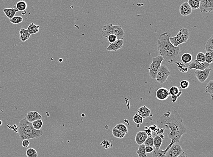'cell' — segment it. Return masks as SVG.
<instances>
[{
  "mask_svg": "<svg viewBox=\"0 0 213 157\" xmlns=\"http://www.w3.org/2000/svg\"><path fill=\"white\" fill-rule=\"evenodd\" d=\"M165 153L164 151V150L159 148L158 150L155 149L153 151V157H165Z\"/></svg>",
  "mask_w": 213,
  "mask_h": 157,
  "instance_id": "obj_32",
  "label": "cell"
},
{
  "mask_svg": "<svg viewBox=\"0 0 213 157\" xmlns=\"http://www.w3.org/2000/svg\"><path fill=\"white\" fill-rule=\"evenodd\" d=\"M33 127L36 130H39L41 129L42 126L43 125V122L41 120H37L32 123Z\"/></svg>",
  "mask_w": 213,
  "mask_h": 157,
  "instance_id": "obj_33",
  "label": "cell"
},
{
  "mask_svg": "<svg viewBox=\"0 0 213 157\" xmlns=\"http://www.w3.org/2000/svg\"><path fill=\"white\" fill-rule=\"evenodd\" d=\"M10 20L11 23L14 24V25H16V24H20L21 23V22L23 21V19L21 16H15Z\"/></svg>",
  "mask_w": 213,
  "mask_h": 157,
  "instance_id": "obj_36",
  "label": "cell"
},
{
  "mask_svg": "<svg viewBox=\"0 0 213 157\" xmlns=\"http://www.w3.org/2000/svg\"><path fill=\"white\" fill-rule=\"evenodd\" d=\"M187 2L188 3L192 10H196L199 8L200 0H189Z\"/></svg>",
  "mask_w": 213,
  "mask_h": 157,
  "instance_id": "obj_28",
  "label": "cell"
},
{
  "mask_svg": "<svg viewBox=\"0 0 213 157\" xmlns=\"http://www.w3.org/2000/svg\"><path fill=\"white\" fill-rule=\"evenodd\" d=\"M18 132L21 141L25 140L38 139L43 134V132L41 129L37 130L34 128L32 123L27 121L26 117L21 119L19 122Z\"/></svg>",
  "mask_w": 213,
  "mask_h": 157,
  "instance_id": "obj_3",
  "label": "cell"
},
{
  "mask_svg": "<svg viewBox=\"0 0 213 157\" xmlns=\"http://www.w3.org/2000/svg\"><path fill=\"white\" fill-rule=\"evenodd\" d=\"M108 39L109 42L110 44L113 43L115 42V41L117 40V37L114 35H110L108 36Z\"/></svg>",
  "mask_w": 213,
  "mask_h": 157,
  "instance_id": "obj_42",
  "label": "cell"
},
{
  "mask_svg": "<svg viewBox=\"0 0 213 157\" xmlns=\"http://www.w3.org/2000/svg\"><path fill=\"white\" fill-rule=\"evenodd\" d=\"M209 64H208L206 62H199L196 60H195L190 63L189 65L188 66V68L189 70L195 69L196 70H198V71H202L209 68Z\"/></svg>",
  "mask_w": 213,
  "mask_h": 157,
  "instance_id": "obj_10",
  "label": "cell"
},
{
  "mask_svg": "<svg viewBox=\"0 0 213 157\" xmlns=\"http://www.w3.org/2000/svg\"><path fill=\"white\" fill-rule=\"evenodd\" d=\"M213 36H212L211 37L208 39L206 43L204 45L206 52H210L213 53Z\"/></svg>",
  "mask_w": 213,
  "mask_h": 157,
  "instance_id": "obj_24",
  "label": "cell"
},
{
  "mask_svg": "<svg viewBox=\"0 0 213 157\" xmlns=\"http://www.w3.org/2000/svg\"><path fill=\"white\" fill-rule=\"evenodd\" d=\"M170 36L171 34L170 33H164L160 35L157 41L158 52L168 64L177 61L181 54L180 47H175L170 42Z\"/></svg>",
  "mask_w": 213,
  "mask_h": 157,
  "instance_id": "obj_2",
  "label": "cell"
},
{
  "mask_svg": "<svg viewBox=\"0 0 213 157\" xmlns=\"http://www.w3.org/2000/svg\"><path fill=\"white\" fill-rule=\"evenodd\" d=\"M211 70V69L209 68L204 69L202 71L196 70L195 72V76L200 82L201 83H203L209 77Z\"/></svg>",
  "mask_w": 213,
  "mask_h": 157,
  "instance_id": "obj_11",
  "label": "cell"
},
{
  "mask_svg": "<svg viewBox=\"0 0 213 157\" xmlns=\"http://www.w3.org/2000/svg\"><path fill=\"white\" fill-rule=\"evenodd\" d=\"M170 96L169 91L165 87H160L156 92V97L159 101H165L168 99Z\"/></svg>",
  "mask_w": 213,
  "mask_h": 157,
  "instance_id": "obj_12",
  "label": "cell"
},
{
  "mask_svg": "<svg viewBox=\"0 0 213 157\" xmlns=\"http://www.w3.org/2000/svg\"><path fill=\"white\" fill-rule=\"evenodd\" d=\"M21 145H22V146L23 147L27 148L30 145V142H29L28 140H23L22 141Z\"/></svg>",
  "mask_w": 213,
  "mask_h": 157,
  "instance_id": "obj_45",
  "label": "cell"
},
{
  "mask_svg": "<svg viewBox=\"0 0 213 157\" xmlns=\"http://www.w3.org/2000/svg\"><path fill=\"white\" fill-rule=\"evenodd\" d=\"M102 35L107 38L110 35H114L117 37L118 40H123L125 36V33L121 26L114 25L112 24L105 25L102 30Z\"/></svg>",
  "mask_w": 213,
  "mask_h": 157,
  "instance_id": "obj_4",
  "label": "cell"
},
{
  "mask_svg": "<svg viewBox=\"0 0 213 157\" xmlns=\"http://www.w3.org/2000/svg\"><path fill=\"white\" fill-rule=\"evenodd\" d=\"M179 11L181 15H182L183 16H186L191 14L192 10L189 5L188 3L187 2H184L180 6Z\"/></svg>",
  "mask_w": 213,
  "mask_h": 157,
  "instance_id": "obj_13",
  "label": "cell"
},
{
  "mask_svg": "<svg viewBox=\"0 0 213 157\" xmlns=\"http://www.w3.org/2000/svg\"><path fill=\"white\" fill-rule=\"evenodd\" d=\"M198 61L199 62L204 63L206 62L205 60V55L202 52H199L197 54L196 57V60Z\"/></svg>",
  "mask_w": 213,
  "mask_h": 157,
  "instance_id": "obj_39",
  "label": "cell"
},
{
  "mask_svg": "<svg viewBox=\"0 0 213 157\" xmlns=\"http://www.w3.org/2000/svg\"><path fill=\"white\" fill-rule=\"evenodd\" d=\"M178 97L176 96H171V100L173 103L176 102L178 99Z\"/></svg>",
  "mask_w": 213,
  "mask_h": 157,
  "instance_id": "obj_48",
  "label": "cell"
},
{
  "mask_svg": "<svg viewBox=\"0 0 213 157\" xmlns=\"http://www.w3.org/2000/svg\"><path fill=\"white\" fill-rule=\"evenodd\" d=\"M27 157H37L38 153L36 150L32 148H28L26 151Z\"/></svg>",
  "mask_w": 213,
  "mask_h": 157,
  "instance_id": "obj_31",
  "label": "cell"
},
{
  "mask_svg": "<svg viewBox=\"0 0 213 157\" xmlns=\"http://www.w3.org/2000/svg\"><path fill=\"white\" fill-rule=\"evenodd\" d=\"M183 152L181 145L178 143H175L166 151L165 157H177Z\"/></svg>",
  "mask_w": 213,
  "mask_h": 157,
  "instance_id": "obj_8",
  "label": "cell"
},
{
  "mask_svg": "<svg viewBox=\"0 0 213 157\" xmlns=\"http://www.w3.org/2000/svg\"><path fill=\"white\" fill-rule=\"evenodd\" d=\"M144 144L145 146H150L153 147L154 146V138L152 137H148L145 142H144Z\"/></svg>",
  "mask_w": 213,
  "mask_h": 157,
  "instance_id": "obj_38",
  "label": "cell"
},
{
  "mask_svg": "<svg viewBox=\"0 0 213 157\" xmlns=\"http://www.w3.org/2000/svg\"><path fill=\"white\" fill-rule=\"evenodd\" d=\"M181 60L183 63L185 64L189 63L192 61V56L189 53H184L182 55Z\"/></svg>",
  "mask_w": 213,
  "mask_h": 157,
  "instance_id": "obj_23",
  "label": "cell"
},
{
  "mask_svg": "<svg viewBox=\"0 0 213 157\" xmlns=\"http://www.w3.org/2000/svg\"><path fill=\"white\" fill-rule=\"evenodd\" d=\"M18 12V10L15 8H5L3 9V12L5 13V15L7 16L8 18L11 20L14 17L15 15L17 12Z\"/></svg>",
  "mask_w": 213,
  "mask_h": 157,
  "instance_id": "obj_19",
  "label": "cell"
},
{
  "mask_svg": "<svg viewBox=\"0 0 213 157\" xmlns=\"http://www.w3.org/2000/svg\"><path fill=\"white\" fill-rule=\"evenodd\" d=\"M20 39L22 42H25L29 39L31 35L26 29L21 28L19 31Z\"/></svg>",
  "mask_w": 213,
  "mask_h": 157,
  "instance_id": "obj_18",
  "label": "cell"
},
{
  "mask_svg": "<svg viewBox=\"0 0 213 157\" xmlns=\"http://www.w3.org/2000/svg\"><path fill=\"white\" fill-rule=\"evenodd\" d=\"M145 147L144 144L139 145L138 150L136 152V153L138 155L139 157H147L145 150Z\"/></svg>",
  "mask_w": 213,
  "mask_h": 157,
  "instance_id": "obj_25",
  "label": "cell"
},
{
  "mask_svg": "<svg viewBox=\"0 0 213 157\" xmlns=\"http://www.w3.org/2000/svg\"><path fill=\"white\" fill-rule=\"evenodd\" d=\"M163 140L160 138V136L156 135L154 138V146L156 149L158 150L160 148V146L162 143Z\"/></svg>",
  "mask_w": 213,
  "mask_h": 157,
  "instance_id": "obj_30",
  "label": "cell"
},
{
  "mask_svg": "<svg viewBox=\"0 0 213 157\" xmlns=\"http://www.w3.org/2000/svg\"><path fill=\"white\" fill-rule=\"evenodd\" d=\"M27 7V3L24 1H20L16 4V9L18 12H25Z\"/></svg>",
  "mask_w": 213,
  "mask_h": 157,
  "instance_id": "obj_22",
  "label": "cell"
},
{
  "mask_svg": "<svg viewBox=\"0 0 213 157\" xmlns=\"http://www.w3.org/2000/svg\"><path fill=\"white\" fill-rule=\"evenodd\" d=\"M114 128L118 130L122 131L124 133L126 134L128 133V129L126 126L123 124H118L115 126Z\"/></svg>",
  "mask_w": 213,
  "mask_h": 157,
  "instance_id": "obj_35",
  "label": "cell"
},
{
  "mask_svg": "<svg viewBox=\"0 0 213 157\" xmlns=\"http://www.w3.org/2000/svg\"><path fill=\"white\" fill-rule=\"evenodd\" d=\"M175 63L176 64L177 66L178 69L181 73H187L188 71V67L184 63H181L179 61L176 62Z\"/></svg>",
  "mask_w": 213,
  "mask_h": 157,
  "instance_id": "obj_27",
  "label": "cell"
},
{
  "mask_svg": "<svg viewBox=\"0 0 213 157\" xmlns=\"http://www.w3.org/2000/svg\"><path fill=\"white\" fill-rule=\"evenodd\" d=\"M180 87L183 89H186L188 88L189 86V81L184 80L182 81L180 83Z\"/></svg>",
  "mask_w": 213,
  "mask_h": 157,
  "instance_id": "obj_41",
  "label": "cell"
},
{
  "mask_svg": "<svg viewBox=\"0 0 213 157\" xmlns=\"http://www.w3.org/2000/svg\"><path fill=\"white\" fill-rule=\"evenodd\" d=\"M170 74L171 73L167 66L165 65H161L157 73L156 80L159 84H164L165 82L167 81V79Z\"/></svg>",
  "mask_w": 213,
  "mask_h": 157,
  "instance_id": "obj_7",
  "label": "cell"
},
{
  "mask_svg": "<svg viewBox=\"0 0 213 157\" xmlns=\"http://www.w3.org/2000/svg\"><path fill=\"white\" fill-rule=\"evenodd\" d=\"M165 130V128H159L158 127L155 133L156 134L159 136H160V135H162L164 133Z\"/></svg>",
  "mask_w": 213,
  "mask_h": 157,
  "instance_id": "obj_44",
  "label": "cell"
},
{
  "mask_svg": "<svg viewBox=\"0 0 213 157\" xmlns=\"http://www.w3.org/2000/svg\"><path fill=\"white\" fill-rule=\"evenodd\" d=\"M112 134L115 138L118 139H122L126 136V134L124 133L122 131L113 128L112 129Z\"/></svg>",
  "mask_w": 213,
  "mask_h": 157,
  "instance_id": "obj_29",
  "label": "cell"
},
{
  "mask_svg": "<svg viewBox=\"0 0 213 157\" xmlns=\"http://www.w3.org/2000/svg\"><path fill=\"white\" fill-rule=\"evenodd\" d=\"M148 127H149V129H151V130L152 131H153V132H155V133L157 129L158 128V126L157 125H152V126H150Z\"/></svg>",
  "mask_w": 213,
  "mask_h": 157,
  "instance_id": "obj_47",
  "label": "cell"
},
{
  "mask_svg": "<svg viewBox=\"0 0 213 157\" xmlns=\"http://www.w3.org/2000/svg\"><path fill=\"white\" fill-rule=\"evenodd\" d=\"M148 135L144 131H140L138 132L135 137V142L136 144L140 145L144 144L147 138Z\"/></svg>",
  "mask_w": 213,
  "mask_h": 157,
  "instance_id": "obj_16",
  "label": "cell"
},
{
  "mask_svg": "<svg viewBox=\"0 0 213 157\" xmlns=\"http://www.w3.org/2000/svg\"><path fill=\"white\" fill-rule=\"evenodd\" d=\"M177 157H187V154H186V153H185L184 152H183L182 153H181V154H180V155H178V156H177Z\"/></svg>",
  "mask_w": 213,
  "mask_h": 157,
  "instance_id": "obj_49",
  "label": "cell"
},
{
  "mask_svg": "<svg viewBox=\"0 0 213 157\" xmlns=\"http://www.w3.org/2000/svg\"><path fill=\"white\" fill-rule=\"evenodd\" d=\"M145 150L147 153H151L154 151V149H153V148L151 147L145 146Z\"/></svg>",
  "mask_w": 213,
  "mask_h": 157,
  "instance_id": "obj_46",
  "label": "cell"
},
{
  "mask_svg": "<svg viewBox=\"0 0 213 157\" xmlns=\"http://www.w3.org/2000/svg\"><path fill=\"white\" fill-rule=\"evenodd\" d=\"M200 12L209 13L213 11V0H200Z\"/></svg>",
  "mask_w": 213,
  "mask_h": 157,
  "instance_id": "obj_9",
  "label": "cell"
},
{
  "mask_svg": "<svg viewBox=\"0 0 213 157\" xmlns=\"http://www.w3.org/2000/svg\"><path fill=\"white\" fill-rule=\"evenodd\" d=\"M137 127H139V125H137Z\"/></svg>",
  "mask_w": 213,
  "mask_h": 157,
  "instance_id": "obj_52",
  "label": "cell"
},
{
  "mask_svg": "<svg viewBox=\"0 0 213 157\" xmlns=\"http://www.w3.org/2000/svg\"><path fill=\"white\" fill-rule=\"evenodd\" d=\"M164 60L163 57L158 55L153 58L152 62L148 68L149 70V75L153 79H155L157 73L160 68L161 63Z\"/></svg>",
  "mask_w": 213,
  "mask_h": 157,
  "instance_id": "obj_6",
  "label": "cell"
},
{
  "mask_svg": "<svg viewBox=\"0 0 213 157\" xmlns=\"http://www.w3.org/2000/svg\"><path fill=\"white\" fill-rule=\"evenodd\" d=\"M124 44V41L122 39H117L115 42L110 44L106 48V50L108 51H116L121 49Z\"/></svg>",
  "mask_w": 213,
  "mask_h": 157,
  "instance_id": "obj_14",
  "label": "cell"
},
{
  "mask_svg": "<svg viewBox=\"0 0 213 157\" xmlns=\"http://www.w3.org/2000/svg\"><path fill=\"white\" fill-rule=\"evenodd\" d=\"M205 55V60L208 64H210L213 62V53L210 52H206Z\"/></svg>",
  "mask_w": 213,
  "mask_h": 157,
  "instance_id": "obj_34",
  "label": "cell"
},
{
  "mask_svg": "<svg viewBox=\"0 0 213 157\" xmlns=\"http://www.w3.org/2000/svg\"><path fill=\"white\" fill-rule=\"evenodd\" d=\"M189 31L184 28H181L175 37H170V41L171 44L175 47L187 42L189 37Z\"/></svg>",
  "mask_w": 213,
  "mask_h": 157,
  "instance_id": "obj_5",
  "label": "cell"
},
{
  "mask_svg": "<svg viewBox=\"0 0 213 157\" xmlns=\"http://www.w3.org/2000/svg\"><path fill=\"white\" fill-rule=\"evenodd\" d=\"M101 145L102 146L106 149H109L112 146L111 142L107 140H104L103 141H102L101 143Z\"/></svg>",
  "mask_w": 213,
  "mask_h": 157,
  "instance_id": "obj_40",
  "label": "cell"
},
{
  "mask_svg": "<svg viewBox=\"0 0 213 157\" xmlns=\"http://www.w3.org/2000/svg\"><path fill=\"white\" fill-rule=\"evenodd\" d=\"M169 92L170 96H176L178 97H179L182 93L180 88L176 86H173L170 87Z\"/></svg>",
  "mask_w": 213,
  "mask_h": 157,
  "instance_id": "obj_21",
  "label": "cell"
},
{
  "mask_svg": "<svg viewBox=\"0 0 213 157\" xmlns=\"http://www.w3.org/2000/svg\"><path fill=\"white\" fill-rule=\"evenodd\" d=\"M40 26L32 23L29 25L27 31L30 35L37 34L39 31Z\"/></svg>",
  "mask_w": 213,
  "mask_h": 157,
  "instance_id": "obj_20",
  "label": "cell"
},
{
  "mask_svg": "<svg viewBox=\"0 0 213 157\" xmlns=\"http://www.w3.org/2000/svg\"><path fill=\"white\" fill-rule=\"evenodd\" d=\"M133 120L135 123L137 124V125H140V124H142L143 122V118L137 113L133 116Z\"/></svg>",
  "mask_w": 213,
  "mask_h": 157,
  "instance_id": "obj_37",
  "label": "cell"
},
{
  "mask_svg": "<svg viewBox=\"0 0 213 157\" xmlns=\"http://www.w3.org/2000/svg\"><path fill=\"white\" fill-rule=\"evenodd\" d=\"M151 111L146 105L141 106L137 110V114L144 118H146L151 116Z\"/></svg>",
  "mask_w": 213,
  "mask_h": 157,
  "instance_id": "obj_17",
  "label": "cell"
},
{
  "mask_svg": "<svg viewBox=\"0 0 213 157\" xmlns=\"http://www.w3.org/2000/svg\"><path fill=\"white\" fill-rule=\"evenodd\" d=\"M206 92L209 93L210 94L211 99H213V80H211L209 81V82L208 83L205 90Z\"/></svg>",
  "mask_w": 213,
  "mask_h": 157,
  "instance_id": "obj_26",
  "label": "cell"
},
{
  "mask_svg": "<svg viewBox=\"0 0 213 157\" xmlns=\"http://www.w3.org/2000/svg\"><path fill=\"white\" fill-rule=\"evenodd\" d=\"M156 123L159 128H166L170 130V132L167 133V136L168 139L171 140V142L164 150L165 153L173 144L179 143L182 136L187 132L182 119L176 110H168L159 118Z\"/></svg>",
  "mask_w": 213,
  "mask_h": 157,
  "instance_id": "obj_1",
  "label": "cell"
},
{
  "mask_svg": "<svg viewBox=\"0 0 213 157\" xmlns=\"http://www.w3.org/2000/svg\"><path fill=\"white\" fill-rule=\"evenodd\" d=\"M145 130L144 131L146 133V134L148 135V137H152V131L148 127L145 126Z\"/></svg>",
  "mask_w": 213,
  "mask_h": 157,
  "instance_id": "obj_43",
  "label": "cell"
},
{
  "mask_svg": "<svg viewBox=\"0 0 213 157\" xmlns=\"http://www.w3.org/2000/svg\"><path fill=\"white\" fill-rule=\"evenodd\" d=\"M2 124V121H1V120H0V126H1Z\"/></svg>",
  "mask_w": 213,
  "mask_h": 157,
  "instance_id": "obj_51",
  "label": "cell"
},
{
  "mask_svg": "<svg viewBox=\"0 0 213 157\" xmlns=\"http://www.w3.org/2000/svg\"><path fill=\"white\" fill-rule=\"evenodd\" d=\"M159 136H160V138H161V139H162V140L164 139L165 136L164 135H163V134H162V135H160Z\"/></svg>",
  "mask_w": 213,
  "mask_h": 157,
  "instance_id": "obj_50",
  "label": "cell"
},
{
  "mask_svg": "<svg viewBox=\"0 0 213 157\" xmlns=\"http://www.w3.org/2000/svg\"><path fill=\"white\" fill-rule=\"evenodd\" d=\"M26 118L27 121L32 123L37 120H41L42 116L37 111H29L27 113Z\"/></svg>",
  "mask_w": 213,
  "mask_h": 157,
  "instance_id": "obj_15",
  "label": "cell"
}]
</instances>
